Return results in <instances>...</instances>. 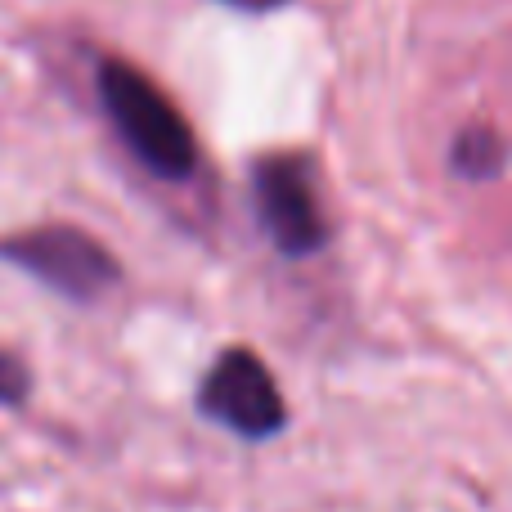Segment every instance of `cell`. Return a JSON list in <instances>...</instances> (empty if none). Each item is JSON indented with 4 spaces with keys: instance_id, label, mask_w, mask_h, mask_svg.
Instances as JSON below:
<instances>
[{
    "instance_id": "cell-2",
    "label": "cell",
    "mask_w": 512,
    "mask_h": 512,
    "mask_svg": "<svg viewBox=\"0 0 512 512\" xmlns=\"http://www.w3.org/2000/svg\"><path fill=\"white\" fill-rule=\"evenodd\" d=\"M0 256L68 301H95L122 279L117 256L77 225H41V230L9 234L0 239Z\"/></svg>"
},
{
    "instance_id": "cell-5",
    "label": "cell",
    "mask_w": 512,
    "mask_h": 512,
    "mask_svg": "<svg viewBox=\"0 0 512 512\" xmlns=\"http://www.w3.org/2000/svg\"><path fill=\"white\" fill-rule=\"evenodd\" d=\"M504 162H508V149L490 126H468V131H459V140H454V149H450V167L468 180L499 176Z\"/></svg>"
},
{
    "instance_id": "cell-6",
    "label": "cell",
    "mask_w": 512,
    "mask_h": 512,
    "mask_svg": "<svg viewBox=\"0 0 512 512\" xmlns=\"http://www.w3.org/2000/svg\"><path fill=\"white\" fill-rule=\"evenodd\" d=\"M27 391H32V373L18 355L0 351V405H23Z\"/></svg>"
},
{
    "instance_id": "cell-3",
    "label": "cell",
    "mask_w": 512,
    "mask_h": 512,
    "mask_svg": "<svg viewBox=\"0 0 512 512\" xmlns=\"http://www.w3.org/2000/svg\"><path fill=\"white\" fill-rule=\"evenodd\" d=\"M198 409L243 441H265V436H279L288 427V405H283L279 382L248 346H230L207 369L203 387H198Z\"/></svg>"
},
{
    "instance_id": "cell-1",
    "label": "cell",
    "mask_w": 512,
    "mask_h": 512,
    "mask_svg": "<svg viewBox=\"0 0 512 512\" xmlns=\"http://www.w3.org/2000/svg\"><path fill=\"white\" fill-rule=\"evenodd\" d=\"M95 90L108 122L117 126L122 144L162 180H185L198 167V144L180 108L122 59H104L95 72Z\"/></svg>"
},
{
    "instance_id": "cell-4",
    "label": "cell",
    "mask_w": 512,
    "mask_h": 512,
    "mask_svg": "<svg viewBox=\"0 0 512 512\" xmlns=\"http://www.w3.org/2000/svg\"><path fill=\"white\" fill-rule=\"evenodd\" d=\"M252 198L256 216H261L265 234L283 256H310L324 248L328 225L319 212L315 185H310L306 167L292 158H265L252 171Z\"/></svg>"
}]
</instances>
